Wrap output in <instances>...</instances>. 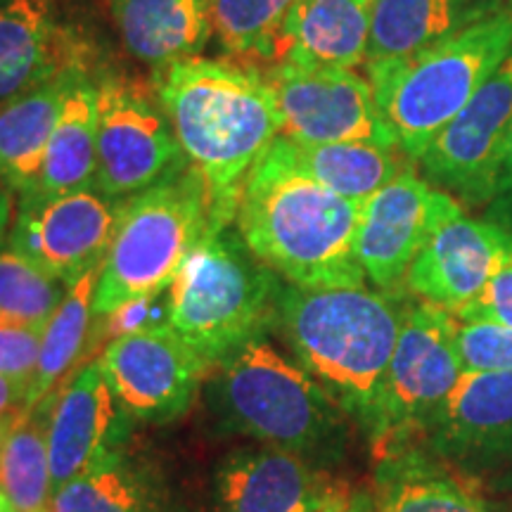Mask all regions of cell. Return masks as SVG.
I'll return each mask as SVG.
<instances>
[{"instance_id":"cell-8","label":"cell","mask_w":512,"mask_h":512,"mask_svg":"<svg viewBox=\"0 0 512 512\" xmlns=\"http://www.w3.org/2000/svg\"><path fill=\"white\" fill-rule=\"evenodd\" d=\"M157 102L121 76H105L98 83V171L93 188L110 200L140 195L188 166Z\"/></svg>"},{"instance_id":"cell-13","label":"cell","mask_w":512,"mask_h":512,"mask_svg":"<svg viewBox=\"0 0 512 512\" xmlns=\"http://www.w3.org/2000/svg\"><path fill=\"white\" fill-rule=\"evenodd\" d=\"M510 254V230L472 219L456 197L441 190L432 230L408 268L403 287L420 302L456 313L484 290Z\"/></svg>"},{"instance_id":"cell-1","label":"cell","mask_w":512,"mask_h":512,"mask_svg":"<svg viewBox=\"0 0 512 512\" xmlns=\"http://www.w3.org/2000/svg\"><path fill=\"white\" fill-rule=\"evenodd\" d=\"M155 93L207 188L209 233L230 228L249 174L283 136L273 88L235 64L188 57L157 69Z\"/></svg>"},{"instance_id":"cell-2","label":"cell","mask_w":512,"mask_h":512,"mask_svg":"<svg viewBox=\"0 0 512 512\" xmlns=\"http://www.w3.org/2000/svg\"><path fill=\"white\" fill-rule=\"evenodd\" d=\"M363 204L306 176L280 136L242 190L238 233L261 264L294 287H363L356 240Z\"/></svg>"},{"instance_id":"cell-26","label":"cell","mask_w":512,"mask_h":512,"mask_svg":"<svg viewBox=\"0 0 512 512\" xmlns=\"http://www.w3.org/2000/svg\"><path fill=\"white\" fill-rule=\"evenodd\" d=\"M100 268H93L67 287L60 309L55 311V316L43 330L41 356H38L36 373L31 377L27 394V411L60 387L83 358H91V330L95 318L93 297Z\"/></svg>"},{"instance_id":"cell-29","label":"cell","mask_w":512,"mask_h":512,"mask_svg":"<svg viewBox=\"0 0 512 512\" xmlns=\"http://www.w3.org/2000/svg\"><path fill=\"white\" fill-rule=\"evenodd\" d=\"M67 285L12 249L0 252V328L43 332L60 309Z\"/></svg>"},{"instance_id":"cell-40","label":"cell","mask_w":512,"mask_h":512,"mask_svg":"<svg viewBox=\"0 0 512 512\" xmlns=\"http://www.w3.org/2000/svg\"><path fill=\"white\" fill-rule=\"evenodd\" d=\"M17 415H3V418H0V453H3V446L5 441H8V434L12 430V425H15Z\"/></svg>"},{"instance_id":"cell-6","label":"cell","mask_w":512,"mask_h":512,"mask_svg":"<svg viewBox=\"0 0 512 512\" xmlns=\"http://www.w3.org/2000/svg\"><path fill=\"white\" fill-rule=\"evenodd\" d=\"M211 399L228 427L309 460L330 456L344 441L339 403L264 337L223 361Z\"/></svg>"},{"instance_id":"cell-33","label":"cell","mask_w":512,"mask_h":512,"mask_svg":"<svg viewBox=\"0 0 512 512\" xmlns=\"http://www.w3.org/2000/svg\"><path fill=\"white\" fill-rule=\"evenodd\" d=\"M159 297L162 294L133 299V302L119 306V309L105 313V316H95L100 318V325L91 335V356L100 347L105 349L107 342H114V339L169 323V302L162 304Z\"/></svg>"},{"instance_id":"cell-23","label":"cell","mask_w":512,"mask_h":512,"mask_svg":"<svg viewBox=\"0 0 512 512\" xmlns=\"http://www.w3.org/2000/svg\"><path fill=\"white\" fill-rule=\"evenodd\" d=\"M67 67L53 0H0V110Z\"/></svg>"},{"instance_id":"cell-21","label":"cell","mask_w":512,"mask_h":512,"mask_svg":"<svg viewBox=\"0 0 512 512\" xmlns=\"http://www.w3.org/2000/svg\"><path fill=\"white\" fill-rule=\"evenodd\" d=\"M95 171H98V83L74 67L46 159L36 181L22 195L53 197L93 188Z\"/></svg>"},{"instance_id":"cell-36","label":"cell","mask_w":512,"mask_h":512,"mask_svg":"<svg viewBox=\"0 0 512 512\" xmlns=\"http://www.w3.org/2000/svg\"><path fill=\"white\" fill-rule=\"evenodd\" d=\"M29 384L15 377L0 375V418L3 415H17L27 411Z\"/></svg>"},{"instance_id":"cell-25","label":"cell","mask_w":512,"mask_h":512,"mask_svg":"<svg viewBox=\"0 0 512 512\" xmlns=\"http://www.w3.org/2000/svg\"><path fill=\"white\" fill-rule=\"evenodd\" d=\"M290 143V152L299 169L325 188L347 197L351 202H368L377 190L392 183L403 171L413 169L399 147L377 143H325L302 145Z\"/></svg>"},{"instance_id":"cell-7","label":"cell","mask_w":512,"mask_h":512,"mask_svg":"<svg viewBox=\"0 0 512 512\" xmlns=\"http://www.w3.org/2000/svg\"><path fill=\"white\" fill-rule=\"evenodd\" d=\"M207 233V188L190 164L150 190L128 197L102 261L93 316L169 290L183 261Z\"/></svg>"},{"instance_id":"cell-14","label":"cell","mask_w":512,"mask_h":512,"mask_svg":"<svg viewBox=\"0 0 512 512\" xmlns=\"http://www.w3.org/2000/svg\"><path fill=\"white\" fill-rule=\"evenodd\" d=\"M98 363L121 408L147 422L188 411L209 368L169 323L114 339Z\"/></svg>"},{"instance_id":"cell-10","label":"cell","mask_w":512,"mask_h":512,"mask_svg":"<svg viewBox=\"0 0 512 512\" xmlns=\"http://www.w3.org/2000/svg\"><path fill=\"white\" fill-rule=\"evenodd\" d=\"M510 136L512 48L465 110L422 152V178L465 204L496 202Z\"/></svg>"},{"instance_id":"cell-3","label":"cell","mask_w":512,"mask_h":512,"mask_svg":"<svg viewBox=\"0 0 512 512\" xmlns=\"http://www.w3.org/2000/svg\"><path fill=\"white\" fill-rule=\"evenodd\" d=\"M403 311L394 294L363 287H283L278 320L285 344L344 413L377 432L384 375Z\"/></svg>"},{"instance_id":"cell-22","label":"cell","mask_w":512,"mask_h":512,"mask_svg":"<svg viewBox=\"0 0 512 512\" xmlns=\"http://www.w3.org/2000/svg\"><path fill=\"white\" fill-rule=\"evenodd\" d=\"M112 10L128 53L155 69L197 57L214 34L209 0H112Z\"/></svg>"},{"instance_id":"cell-39","label":"cell","mask_w":512,"mask_h":512,"mask_svg":"<svg viewBox=\"0 0 512 512\" xmlns=\"http://www.w3.org/2000/svg\"><path fill=\"white\" fill-rule=\"evenodd\" d=\"M320 512H377V505L368 494H358V491H354V496L347 498L344 503H337L332 505V508H325Z\"/></svg>"},{"instance_id":"cell-9","label":"cell","mask_w":512,"mask_h":512,"mask_svg":"<svg viewBox=\"0 0 512 512\" xmlns=\"http://www.w3.org/2000/svg\"><path fill=\"white\" fill-rule=\"evenodd\" d=\"M460 375L456 316L427 302L406 306L384 375L375 437L432 430Z\"/></svg>"},{"instance_id":"cell-30","label":"cell","mask_w":512,"mask_h":512,"mask_svg":"<svg viewBox=\"0 0 512 512\" xmlns=\"http://www.w3.org/2000/svg\"><path fill=\"white\" fill-rule=\"evenodd\" d=\"M299 0H209L214 36L228 53L271 60L275 41Z\"/></svg>"},{"instance_id":"cell-15","label":"cell","mask_w":512,"mask_h":512,"mask_svg":"<svg viewBox=\"0 0 512 512\" xmlns=\"http://www.w3.org/2000/svg\"><path fill=\"white\" fill-rule=\"evenodd\" d=\"M351 496L309 458L266 444L233 451L214 477V512H320Z\"/></svg>"},{"instance_id":"cell-17","label":"cell","mask_w":512,"mask_h":512,"mask_svg":"<svg viewBox=\"0 0 512 512\" xmlns=\"http://www.w3.org/2000/svg\"><path fill=\"white\" fill-rule=\"evenodd\" d=\"M50 396L48 453L53 494L112 451L117 439V399L100 363L83 366Z\"/></svg>"},{"instance_id":"cell-11","label":"cell","mask_w":512,"mask_h":512,"mask_svg":"<svg viewBox=\"0 0 512 512\" xmlns=\"http://www.w3.org/2000/svg\"><path fill=\"white\" fill-rule=\"evenodd\" d=\"M264 79L275 93L283 136L294 143L399 147L384 124L368 76L356 74V69L275 62Z\"/></svg>"},{"instance_id":"cell-4","label":"cell","mask_w":512,"mask_h":512,"mask_svg":"<svg viewBox=\"0 0 512 512\" xmlns=\"http://www.w3.org/2000/svg\"><path fill=\"white\" fill-rule=\"evenodd\" d=\"M512 48V10L484 19L411 57L366 62L384 124L418 164L434 138L465 110Z\"/></svg>"},{"instance_id":"cell-35","label":"cell","mask_w":512,"mask_h":512,"mask_svg":"<svg viewBox=\"0 0 512 512\" xmlns=\"http://www.w3.org/2000/svg\"><path fill=\"white\" fill-rule=\"evenodd\" d=\"M43 332L0 328V375L31 384L41 356Z\"/></svg>"},{"instance_id":"cell-42","label":"cell","mask_w":512,"mask_h":512,"mask_svg":"<svg viewBox=\"0 0 512 512\" xmlns=\"http://www.w3.org/2000/svg\"><path fill=\"white\" fill-rule=\"evenodd\" d=\"M43 512H50V508H48V510H43Z\"/></svg>"},{"instance_id":"cell-38","label":"cell","mask_w":512,"mask_h":512,"mask_svg":"<svg viewBox=\"0 0 512 512\" xmlns=\"http://www.w3.org/2000/svg\"><path fill=\"white\" fill-rule=\"evenodd\" d=\"M12 226V190L0 181V249L8 240V230Z\"/></svg>"},{"instance_id":"cell-32","label":"cell","mask_w":512,"mask_h":512,"mask_svg":"<svg viewBox=\"0 0 512 512\" xmlns=\"http://www.w3.org/2000/svg\"><path fill=\"white\" fill-rule=\"evenodd\" d=\"M456 349L463 373L512 370V330L496 323H467L456 318Z\"/></svg>"},{"instance_id":"cell-37","label":"cell","mask_w":512,"mask_h":512,"mask_svg":"<svg viewBox=\"0 0 512 512\" xmlns=\"http://www.w3.org/2000/svg\"><path fill=\"white\" fill-rule=\"evenodd\" d=\"M496 202L512 204V136H510V143H508V152H505V159H503L501 178H498Z\"/></svg>"},{"instance_id":"cell-27","label":"cell","mask_w":512,"mask_h":512,"mask_svg":"<svg viewBox=\"0 0 512 512\" xmlns=\"http://www.w3.org/2000/svg\"><path fill=\"white\" fill-rule=\"evenodd\" d=\"M48 420L50 396L17 415L0 453V489L17 512H43L53 501Z\"/></svg>"},{"instance_id":"cell-20","label":"cell","mask_w":512,"mask_h":512,"mask_svg":"<svg viewBox=\"0 0 512 512\" xmlns=\"http://www.w3.org/2000/svg\"><path fill=\"white\" fill-rule=\"evenodd\" d=\"M508 10L512 0H373L368 62L418 55Z\"/></svg>"},{"instance_id":"cell-24","label":"cell","mask_w":512,"mask_h":512,"mask_svg":"<svg viewBox=\"0 0 512 512\" xmlns=\"http://www.w3.org/2000/svg\"><path fill=\"white\" fill-rule=\"evenodd\" d=\"M74 67H67L0 110V181L22 195L36 181L62 112Z\"/></svg>"},{"instance_id":"cell-5","label":"cell","mask_w":512,"mask_h":512,"mask_svg":"<svg viewBox=\"0 0 512 512\" xmlns=\"http://www.w3.org/2000/svg\"><path fill=\"white\" fill-rule=\"evenodd\" d=\"M278 273L233 228L207 233L169 287V325L209 366L228 361L278 320Z\"/></svg>"},{"instance_id":"cell-18","label":"cell","mask_w":512,"mask_h":512,"mask_svg":"<svg viewBox=\"0 0 512 512\" xmlns=\"http://www.w3.org/2000/svg\"><path fill=\"white\" fill-rule=\"evenodd\" d=\"M439 451L458 460L512 453V370H470L432 425Z\"/></svg>"},{"instance_id":"cell-19","label":"cell","mask_w":512,"mask_h":512,"mask_svg":"<svg viewBox=\"0 0 512 512\" xmlns=\"http://www.w3.org/2000/svg\"><path fill=\"white\" fill-rule=\"evenodd\" d=\"M373 0H299L287 17L275 62L356 69L368 62Z\"/></svg>"},{"instance_id":"cell-12","label":"cell","mask_w":512,"mask_h":512,"mask_svg":"<svg viewBox=\"0 0 512 512\" xmlns=\"http://www.w3.org/2000/svg\"><path fill=\"white\" fill-rule=\"evenodd\" d=\"M121 202L86 188L53 197H19L10 249L64 285L100 268L117 233Z\"/></svg>"},{"instance_id":"cell-41","label":"cell","mask_w":512,"mask_h":512,"mask_svg":"<svg viewBox=\"0 0 512 512\" xmlns=\"http://www.w3.org/2000/svg\"><path fill=\"white\" fill-rule=\"evenodd\" d=\"M0 512H17L15 505H12V501L8 496H5V491L0 489Z\"/></svg>"},{"instance_id":"cell-28","label":"cell","mask_w":512,"mask_h":512,"mask_svg":"<svg viewBox=\"0 0 512 512\" xmlns=\"http://www.w3.org/2000/svg\"><path fill=\"white\" fill-rule=\"evenodd\" d=\"M50 512H157V505L143 477L110 451L55 491Z\"/></svg>"},{"instance_id":"cell-16","label":"cell","mask_w":512,"mask_h":512,"mask_svg":"<svg viewBox=\"0 0 512 512\" xmlns=\"http://www.w3.org/2000/svg\"><path fill=\"white\" fill-rule=\"evenodd\" d=\"M439 195L441 190L408 169L363 202L356 254L377 290L394 294L406 283L408 268L432 230Z\"/></svg>"},{"instance_id":"cell-31","label":"cell","mask_w":512,"mask_h":512,"mask_svg":"<svg viewBox=\"0 0 512 512\" xmlns=\"http://www.w3.org/2000/svg\"><path fill=\"white\" fill-rule=\"evenodd\" d=\"M377 512H494L479 491L465 479L430 470L408 467L389 482Z\"/></svg>"},{"instance_id":"cell-34","label":"cell","mask_w":512,"mask_h":512,"mask_svg":"<svg viewBox=\"0 0 512 512\" xmlns=\"http://www.w3.org/2000/svg\"><path fill=\"white\" fill-rule=\"evenodd\" d=\"M453 316L467 323H496L512 330V254L505 256L484 290Z\"/></svg>"}]
</instances>
